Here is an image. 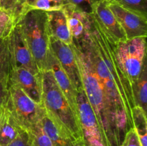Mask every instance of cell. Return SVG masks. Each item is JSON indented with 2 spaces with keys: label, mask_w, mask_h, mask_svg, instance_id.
I'll return each instance as SVG.
<instances>
[{
  "label": "cell",
  "mask_w": 147,
  "mask_h": 146,
  "mask_svg": "<svg viewBox=\"0 0 147 146\" xmlns=\"http://www.w3.org/2000/svg\"><path fill=\"white\" fill-rule=\"evenodd\" d=\"M86 54L97 76L115 116L120 146L133 127L131 112L135 107L130 83L122 72L116 57L115 43L102 29L93 14L88 34L74 41Z\"/></svg>",
  "instance_id": "cell-1"
},
{
  "label": "cell",
  "mask_w": 147,
  "mask_h": 146,
  "mask_svg": "<svg viewBox=\"0 0 147 146\" xmlns=\"http://www.w3.org/2000/svg\"><path fill=\"white\" fill-rule=\"evenodd\" d=\"M71 47L81 77L83 90L109 146H120L116 122L100 81L93 72L86 54L75 42Z\"/></svg>",
  "instance_id": "cell-2"
},
{
  "label": "cell",
  "mask_w": 147,
  "mask_h": 146,
  "mask_svg": "<svg viewBox=\"0 0 147 146\" xmlns=\"http://www.w3.org/2000/svg\"><path fill=\"white\" fill-rule=\"evenodd\" d=\"M42 105L74 140L83 138L80 123L50 70L42 72Z\"/></svg>",
  "instance_id": "cell-3"
},
{
  "label": "cell",
  "mask_w": 147,
  "mask_h": 146,
  "mask_svg": "<svg viewBox=\"0 0 147 146\" xmlns=\"http://www.w3.org/2000/svg\"><path fill=\"white\" fill-rule=\"evenodd\" d=\"M16 24L21 29L39 70L42 72L46 71L47 56L50 52L47 12L30 9Z\"/></svg>",
  "instance_id": "cell-4"
},
{
  "label": "cell",
  "mask_w": 147,
  "mask_h": 146,
  "mask_svg": "<svg viewBox=\"0 0 147 146\" xmlns=\"http://www.w3.org/2000/svg\"><path fill=\"white\" fill-rule=\"evenodd\" d=\"M118 64L126 78L134 85L146 62V37H135L115 44Z\"/></svg>",
  "instance_id": "cell-5"
},
{
  "label": "cell",
  "mask_w": 147,
  "mask_h": 146,
  "mask_svg": "<svg viewBox=\"0 0 147 146\" xmlns=\"http://www.w3.org/2000/svg\"><path fill=\"white\" fill-rule=\"evenodd\" d=\"M5 108L26 130L41 123L45 114L42 104L35 102L21 89L9 83V98Z\"/></svg>",
  "instance_id": "cell-6"
},
{
  "label": "cell",
  "mask_w": 147,
  "mask_h": 146,
  "mask_svg": "<svg viewBox=\"0 0 147 146\" xmlns=\"http://www.w3.org/2000/svg\"><path fill=\"white\" fill-rule=\"evenodd\" d=\"M77 103L83 140L86 145L109 146L83 88L78 90Z\"/></svg>",
  "instance_id": "cell-7"
},
{
  "label": "cell",
  "mask_w": 147,
  "mask_h": 146,
  "mask_svg": "<svg viewBox=\"0 0 147 146\" xmlns=\"http://www.w3.org/2000/svg\"><path fill=\"white\" fill-rule=\"evenodd\" d=\"M9 47L11 55V69L24 68L34 74L42 72L39 70L31 50L17 24L14 25L9 34Z\"/></svg>",
  "instance_id": "cell-8"
},
{
  "label": "cell",
  "mask_w": 147,
  "mask_h": 146,
  "mask_svg": "<svg viewBox=\"0 0 147 146\" xmlns=\"http://www.w3.org/2000/svg\"><path fill=\"white\" fill-rule=\"evenodd\" d=\"M109 7L123 29L127 40L147 37V17L109 1Z\"/></svg>",
  "instance_id": "cell-9"
},
{
  "label": "cell",
  "mask_w": 147,
  "mask_h": 146,
  "mask_svg": "<svg viewBox=\"0 0 147 146\" xmlns=\"http://www.w3.org/2000/svg\"><path fill=\"white\" fill-rule=\"evenodd\" d=\"M50 48L76 90L83 88L80 71L71 45L50 37Z\"/></svg>",
  "instance_id": "cell-10"
},
{
  "label": "cell",
  "mask_w": 147,
  "mask_h": 146,
  "mask_svg": "<svg viewBox=\"0 0 147 146\" xmlns=\"http://www.w3.org/2000/svg\"><path fill=\"white\" fill-rule=\"evenodd\" d=\"M92 14L102 29L115 44L127 40L123 29L109 8L108 0L98 1L93 7Z\"/></svg>",
  "instance_id": "cell-11"
},
{
  "label": "cell",
  "mask_w": 147,
  "mask_h": 146,
  "mask_svg": "<svg viewBox=\"0 0 147 146\" xmlns=\"http://www.w3.org/2000/svg\"><path fill=\"white\" fill-rule=\"evenodd\" d=\"M8 82L17 86L35 102L42 104V72L34 74L24 68H12Z\"/></svg>",
  "instance_id": "cell-12"
},
{
  "label": "cell",
  "mask_w": 147,
  "mask_h": 146,
  "mask_svg": "<svg viewBox=\"0 0 147 146\" xmlns=\"http://www.w3.org/2000/svg\"><path fill=\"white\" fill-rule=\"evenodd\" d=\"M47 70H50L53 74L57 85L60 87L61 91L64 94L68 101L70 107L73 109L76 117L78 119V110L77 103V94L78 91L76 90L74 86L72 84L69 77L65 74L62 67L59 64L58 62L56 60L55 57L51 52L50 48L48 56H47ZM46 70V71H47ZM80 123V122H79Z\"/></svg>",
  "instance_id": "cell-13"
},
{
  "label": "cell",
  "mask_w": 147,
  "mask_h": 146,
  "mask_svg": "<svg viewBox=\"0 0 147 146\" xmlns=\"http://www.w3.org/2000/svg\"><path fill=\"white\" fill-rule=\"evenodd\" d=\"M63 9L67 17L72 39L74 41H80L88 34L92 14H86L70 4H64Z\"/></svg>",
  "instance_id": "cell-14"
},
{
  "label": "cell",
  "mask_w": 147,
  "mask_h": 146,
  "mask_svg": "<svg viewBox=\"0 0 147 146\" xmlns=\"http://www.w3.org/2000/svg\"><path fill=\"white\" fill-rule=\"evenodd\" d=\"M47 16V29L50 37H54L68 45L73 43L69 31L67 17L63 9L46 11Z\"/></svg>",
  "instance_id": "cell-15"
},
{
  "label": "cell",
  "mask_w": 147,
  "mask_h": 146,
  "mask_svg": "<svg viewBox=\"0 0 147 146\" xmlns=\"http://www.w3.org/2000/svg\"><path fill=\"white\" fill-rule=\"evenodd\" d=\"M41 125L53 146H74V139L64 127L47 114L45 110Z\"/></svg>",
  "instance_id": "cell-16"
},
{
  "label": "cell",
  "mask_w": 147,
  "mask_h": 146,
  "mask_svg": "<svg viewBox=\"0 0 147 146\" xmlns=\"http://www.w3.org/2000/svg\"><path fill=\"white\" fill-rule=\"evenodd\" d=\"M23 129L9 110L4 108L0 120V146H7Z\"/></svg>",
  "instance_id": "cell-17"
},
{
  "label": "cell",
  "mask_w": 147,
  "mask_h": 146,
  "mask_svg": "<svg viewBox=\"0 0 147 146\" xmlns=\"http://www.w3.org/2000/svg\"><path fill=\"white\" fill-rule=\"evenodd\" d=\"M135 106H139L146 113L147 107V66L144 65L139 79L132 86Z\"/></svg>",
  "instance_id": "cell-18"
},
{
  "label": "cell",
  "mask_w": 147,
  "mask_h": 146,
  "mask_svg": "<svg viewBox=\"0 0 147 146\" xmlns=\"http://www.w3.org/2000/svg\"><path fill=\"white\" fill-rule=\"evenodd\" d=\"M133 128L136 132L142 146H147L146 113L142 107L135 106L131 112Z\"/></svg>",
  "instance_id": "cell-19"
},
{
  "label": "cell",
  "mask_w": 147,
  "mask_h": 146,
  "mask_svg": "<svg viewBox=\"0 0 147 146\" xmlns=\"http://www.w3.org/2000/svg\"><path fill=\"white\" fill-rule=\"evenodd\" d=\"M11 70L9 35L0 39V81L8 82Z\"/></svg>",
  "instance_id": "cell-20"
},
{
  "label": "cell",
  "mask_w": 147,
  "mask_h": 146,
  "mask_svg": "<svg viewBox=\"0 0 147 146\" xmlns=\"http://www.w3.org/2000/svg\"><path fill=\"white\" fill-rule=\"evenodd\" d=\"M0 8L7 11L15 23L28 10L26 0H0Z\"/></svg>",
  "instance_id": "cell-21"
},
{
  "label": "cell",
  "mask_w": 147,
  "mask_h": 146,
  "mask_svg": "<svg viewBox=\"0 0 147 146\" xmlns=\"http://www.w3.org/2000/svg\"><path fill=\"white\" fill-rule=\"evenodd\" d=\"M27 131L30 133L34 146H53L50 138L43 130L41 123Z\"/></svg>",
  "instance_id": "cell-22"
},
{
  "label": "cell",
  "mask_w": 147,
  "mask_h": 146,
  "mask_svg": "<svg viewBox=\"0 0 147 146\" xmlns=\"http://www.w3.org/2000/svg\"><path fill=\"white\" fill-rule=\"evenodd\" d=\"M127 9L147 17V0H108Z\"/></svg>",
  "instance_id": "cell-23"
},
{
  "label": "cell",
  "mask_w": 147,
  "mask_h": 146,
  "mask_svg": "<svg viewBox=\"0 0 147 146\" xmlns=\"http://www.w3.org/2000/svg\"><path fill=\"white\" fill-rule=\"evenodd\" d=\"M63 6V0H34V2L29 7V9H33L45 11H50L61 9Z\"/></svg>",
  "instance_id": "cell-24"
},
{
  "label": "cell",
  "mask_w": 147,
  "mask_h": 146,
  "mask_svg": "<svg viewBox=\"0 0 147 146\" xmlns=\"http://www.w3.org/2000/svg\"><path fill=\"white\" fill-rule=\"evenodd\" d=\"M15 24L12 17L0 8V39L8 36Z\"/></svg>",
  "instance_id": "cell-25"
},
{
  "label": "cell",
  "mask_w": 147,
  "mask_h": 146,
  "mask_svg": "<svg viewBox=\"0 0 147 146\" xmlns=\"http://www.w3.org/2000/svg\"><path fill=\"white\" fill-rule=\"evenodd\" d=\"M64 4H70L86 14H91L93 7L99 0H63Z\"/></svg>",
  "instance_id": "cell-26"
},
{
  "label": "cell",
  "mask_w": 147,
  "mask_h": 146,
  "mask_svg": "<svg viewBox=\"0 0 147 146\" xmlns=\"http://www.w3.org/2000/svg\"><path fill=\"white\" fill-rule=\"evenodd\" d=\"M7 146H34L30 133L27 130H22L14 140Z\"/></svg>",
  "instance_id": "cell-27"
},
{
  "label": "cell",
  "mask_w": 147,
  "mask_h": 146,
  "mask_svg": "<svg viewBox=\"0 0 147 146\" xmlns=\"http://www.w3.org/2000/svg\"><path fill=\"white\" fill-rule=\"evenodd\" d=\"M121 146H142L133 127L127 132Z\"/></svg>",
  "instance_id": "cell-28"
},
{
  "label": "cell",
  "mask_w": 147,
  "mask_h": 146,
  "mask_svg": "<svg viewBox=\"0 0 147 146\" xmlns=\"http://www.w3.org/2000/svg\"><path fill=\"white\" fill-rule=\"evenodd\" d=\"M9 98L8 82L0 81V108L4 109Z\"/></svg>",
  "instance_id": "cell-29"
},
{
  "label": "cell",
  "mask_w": 147,
  "mask_h": 146,
  "mask_svg": "<svg viewBox=\"0 0 147 146\" xmlns=\"http://www.w3.org/2000/svg\"><path fill=\"white\" fill-rule=\"evenodd\" d=\"M74 146H87L85 143V142L83 141V138L78 139V140H76L74 141Z\"/></svg>",
  "instance_id": "cell-30"
},
{
  "label": "cell",
  "mask_w": 147,
  "mask_h": 146,
  "mask_svg": "<svg viewBox=\"0 0 147 146\" xmlns=\"http://www.w3.org/2000/svg\"><path fill=\"white\" fill-rule=\"evenodd\" d=\"M26 1H27V5H28V9H29V7H30V6L31 5L33 2H34V0H26Z\"/></svg>",
  "instance_id": "cell-31"
},
{
  "label": "cell",
  "mask_w": 147,
  "mask_h": 146,
  "mask_svg": "<svg viewBox=\"0 0 147 146\" xmlns=\"http://www.w3.org/2000/svg\"><path fill=\"white\" fill-rule=\"evenodd\" d=\"M4 109L0 108V120H1V115H2L3 112H4Z\"/></svg>",
  "instance_id": "cell-32"
}]
</instances>
